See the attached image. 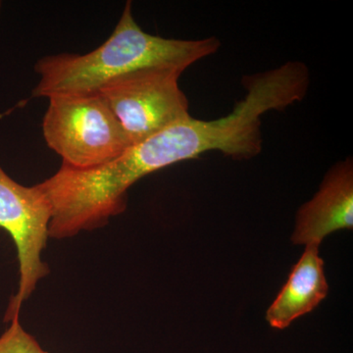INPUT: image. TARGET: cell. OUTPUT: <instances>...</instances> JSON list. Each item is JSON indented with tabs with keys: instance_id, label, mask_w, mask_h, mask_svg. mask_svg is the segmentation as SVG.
I'll return each mask as SVG.
<instances>
[{
	"instance_id": "cell-8",
	"label": "cell",
	"mask_w": 353,
	"mask_h": 353,
	"mask_svg": "<svg viewBox=\"0 0 353 353\" xmlns=\"http://www.w3.org/2000/svg\"><path fill=\"white\" fill-rule=\"evenodd\" d=\"M1 9H2V2L0 1V14H1Z\"/></svg>"
},
{
	"instance_id": "cell-7",
	"label": "cell",
	"mask_w": 353,
	"mask_h": 353,
	"mask_svg": "<svg viewBox=\"0 0 353 353\" xmlns=\"http://www.w3.org/2000/svg\"><path fill=\"white\" fill-rule=\"evenodd\" d=\"M0 336V353H48L39 345L34 336L28 333L16 316Z\"/></svg>"
},
{
	"instance_id": "cell-1",
	"label": "cell",
	"mask_w": 353,
	"mask_h": 353,
	"mask_svg": "<svg viewBox=\"0 0 353 353\" xmlns=\"http://www.w3.org/2000/svg\"><path fill=\"white\" fill-rule=\"evenodd\" d=\"M215 37L185 41L165 39L143 31L128 1L110 37L85 54L59 53L39 58L34 64L39 82L34 99L57 95L97 94L104 85L139 70L175 68L185 71L220 48Z\"/></svg>"
},
{
	"instance_id": "cell-6",
	"label": "cell",
	"mask_w": 353,
	"mask_h": 353,
	"mask_svg": "<svg viewBox=\"0 0 353 353\" xmlns=\"http://www.w3.org/2000/svg\"><path fill=\"white\" fill-rule=\"evenodd\" d=\"M328 290L319 245H306L289 280L267 311L266 320L272 328H288L297 318L314 310L326 299Z\"/></svg>"
},
{
	"instance_id": "cell-3",
	"label": "cell",
	"mask_w": 353,
	"mask_h": 353,
	"mask_svg": "<svg viewBox=\"0 0 353 353\" xmlns=\"http://www.w3.org/2000/svg\"><path fill=\"white\" fill-rule=\"evenodd\" d=\"M183 72L175 68L139 70L99 90L132 146L190 116L189 101L179 85Z\"/></svg>"
},
{
	"instance_id": "cell-5",
	"label": "cell",
	"mask_w": 353,
	"mask_h": 353,
	"mask_svg": "<svg viewBox=\"0 0 353 353\" xmlns=\"http://www.w3.org/2000/svg\"><path fill=\"white\" fill-rule=\"evenodd\" d=\"M353 227L352 158L334 164L310 201L297 212L292 241L294 245H317L330 234Z\"/></svg>"
},
{
	"instance_id": "cell-4",
	"label": "cell",
	"mask_w": 353,
	"mask_h": 353,
	"mask_svg": "<svg viewBox=\"0 0 353 353\" xmlns=\"http://www.w3.org/2000/svg\"><path fill=\"white\" fill-rule=\"evenodd\" d=\"M51 209L39 185L26 187L13 180L0 165V229L9 234L17 252V292L10 299L3 321L20 316L39 281L50 273L43 259L50 240Z\"/></svg>"
},
{
	"instance_id": "cell-2",
	"label": "cell",
	"mask_w": 353,
	"mask_h": 353,
	"mask_svg": "<svg viewBox=\"0 0 353 353\" xmlns=\"http://www.w3.org/2000/svg\"><path fill=\"white\" fill-rule=\"evenodd\" d=\"M43 134L62 165L80 170L108 163L132 146L99 92L48 99Z\"/></svg>"
}]
</instances>
